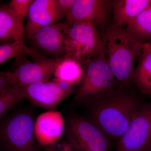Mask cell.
<instances>
[{"label": "cell", "instance_id": "obj_1", "mask_svg": "<svg viewBox=\"0 0 151 151\" xmlns=\"http://www.w3.org/2000/svg\"><path fill=\"white\" fill-rule=\"evenodd\" d=\"M144 103L134 93L120 87L90 106V119L108 138L119 141Z\"/></svg>", "mask_w": 151, "mask_h": 151}, {"label": "cell", "instance_id": "obj_2", "mask_svg": "<svg viewBox=\"0 0 151 151\" xmlns=\"http://www.w3.org/2000/svg\"><path fill=\"white\" fill-rule=\"evenodd\" d=\"M100 35L108 66L120 87L126 88L145 43L114 23L106 26Z\"/></svg>", "mask_w": 151, "mask_h": 151}, {"label": "cell", "instance_id": "obj_3", "mask_svg": "<svg viewBox=\"0 0 151 151\" xmlns=\"http://www.w3.org/2000/svg\"><path fill=\"white\" fill-rule=\"evenodd\" d=\"M84 74L76 92V101L92 106L120 86L105 60L104 52L82 65Z\"/></svg>", "mask_w": 151, "mask_h": 151}, {"label": "cell", "instance_id": "obj_4", "mask_svg": "<svg viewBox=\"0 0 151 151\" xmlns=\"http://www.w3.org/2000/svg\"><path fill=\"white\" fill-rule=\"evenodd\" d=\"M65 56L83 65L104 52L101 35L91 23L82 22L67 27L65 30Z\"/></svg>", "mask_w": 151, "mask_h": 151}, {"label": "cell", "instance_id": "obj_5", "mask_svg": "<svg viewBox=\"0 0 151 151\" xmlns=\"http://www.w3.org/2000/svg\"><path fill=\"white\" fill-rule=\"evenodd\" d=\"M151 145V101L135 113L118 141L116 151H148Z\"/></svg>", "mask_w": 151, "mask_h": 151}, {"label": "cell", "instance_id": "obj_6", "mask_svg": "<svg viewBox=\"0 0 151 151\" xmlns=\"http://www.w3.org/2000/svg\"><path fill=\"white\" fill-rule=\"evenodd\" d=\"M25 99L37 107L53 111L75 89L55 80L41 81L14 87Z\"/></svg>", "mask_w": 151, "mask_h": 151}, {"label": "cell", "instance_id": "obj_7", "mask_svg": "<svg viewBox=\"0 0 151 151\" xmlns=\"http://www.w3.org/2000/svg\"><path fill=\"white\" fill-rule=\"evenodd\" d=\"M35 122L32 115L27 112L15 114L4 125L2 137L13 151H33Z\"/></svg>", "mask_w": 151, "mask_h": 151}, {"label": "cell", "instance_id": "obj_8", "mask_svg": "<svg viewBox=\"0 0 151 151\" xmlns=\"http://www.w3.org/2000/svg\"><path fill=\"white\" fill-rule=\"evenodd\" d=\"M68 137L84 151H110L108 137L90 119L71 116L68 122Z\"/></svg>", "mask_w": 151, "mask_h": 151}, {"label": "cell", "instance_id": "obj_9", "mask_svg": "<svg viewBox=\"0 0 151 151\" xmlns=\"http://www.w3.org/2000/svg\"><path fill=\"white\" fill-rule=\"evenodd\" d=\"M113 1L108 0H76L65 17L67 27L77 23L89 22L96 28L104 29L107 25L108 12Z\"/></svg>", "mask_w": 151, "mask_h": 151}, {"label": "cell", "instance_id": "obj_10", "mask_svg": "<svg viewBox=\"0 0 151 151\" xmlns=\"http://www.w3.org/2000/svg\"><path fill=\"white\" fill-rule=\"evenodd\" d=\"M63 57L22 63L12 72H7L9 84L16 87L47 81L54 76Z\"/></svg>", "mask_w": 151, "mask_h": 151}, {"label": "cell", "instance_id": "obj_11", "mask_svg": "<svg viewBox=\"0 0 151 151\" xmlns=\"http://www.w3.org/2000/svg\"><path fill=\"white\" fill-rule=\"evenodd\" d=\"M63 17L55 0H32L26 17L27 37L30 38L38 30L57 23Z\"/></svg>", "mask_w": 151, "mask_h": 151}, {"label": "cell", "instance_id": "obj_12", "mask_svg": "<svg viewBox=\"0 0 151 151\" xmlns=\"http://www.w3.org/2000/svg\"><path fill=\"white\" fill-rule=\"evenodd\" d=\"M65 24L58 22L38 30L30 38L36 46L54 58L65 56Z\"/></svg>", "mask_w": 151, "mask_h": 151}, {"label": "cell", "instance_id": "obj_13", "mask_svg": "<svg viewBox=\"0 0 151 151\" xmlns=\"http://www.w3.org/2000/svg\"><path fill=\"white\" fill-rule=\"evenodd\" d=\"M64 128V119L61 113L47 111L40 114L35 121V139L41 147L51 146L62 137Z\"/></svg>", "mask_w": 151, "mask_h": 151}, {"label": "cell", "instance_id": "obj_14", "mask_svg": "<svg viewBox=\"0 0 151 151\" xmlns=\"http://www.w3.org/2000/svg\"><path fill=\"white\" fill-rule=\"evenodd\" d=\"M24 20L9 5L0 7V44L23 41Z\"/></svg>", "mask_w": 151, "mask_h": 151}, {"label": "cell", "instance_id": "obj_15", "mask_svg": "<svg viewBox=\"0 0 151 151\" xmlns=\"http://www.w3.org/2000/svg\"><path fill=\"white\" fill-rule=\"evenodd\" d=\"M131 82L141 94L151 97V47L147 43L141 52Z\"/></svg>", "mask_w": 151, "mask_h": 151}, {"label": "cell", "instance_id": "obj_16", "mask_svg": "<svg viewBox=\"0 0 151 151\" xmlns=\"http://www.w3.org/2000/svg\"><path fill=\"white\" fill-rule=\"evenodd\" d=\"M151 3V0H115L113 2L114 23L123 28Z\"/></svg>", "mask_w": 151, "mask_h": 151}, {"label": "cell", "instance_id": "obj_17", "mask_svg": "<svg viewBox=\"0 0 151 151\" xmlns=\"http://www.w3.org/2000/svg\"><path fill=\"white\" fill-rule=\"evenodd\" d=\"M83 74L84 69L81 63L65 55L55 69L54 79L75 87L80 84Z\"/></svg>", "mask_w": 151, "mask_h": 151}, {"label": "cell", "instance_id": "obj_18", "mask_svg": "<svg viewBox=\"0 0 151 151\" xmlns=\"http://www.w3.org/2000/svg\"><path fill=\"white\" fill-rule=\"evenodd\" d=\"M144 43L151 41V3L124 29Z\"/></svg>", "mask_w": 151, "mask_h": 151}, {"label": "cell", "instance_id": "obj_19", "mask_svg": "<svg viewBox=\"0 0 151 151\" xmlns=\"http://www.w3.org/2000/svg\"><path fill=\"white\" fill-rule=\"evenodd\" d=\"M25 55H29L37 61L46 58L38 50L27 46L23 41L0 45V65L12 58Z\"/></svg>", "mask_w": 151, "mask_h": 151}, {"label": "cell", "instance_id": "obj_20", "mask_svg": "<svg viewBox=\"0 0 151 151\" xmlns=\"http://www.w3.org/2000/svg\"><path fill=\"white\" fill-rule=\"evenodd\" d=\"M24 99L21 93L9 85L0 92V118Z\"/></svg>", "mask_w": 151, "mask_h": 151}, {"label": "cell", "instance_id": "obj_21", "mask_svg": "<svg viewBox=\"0 0 151 151\" xmlns=\"http://www.w3.org/2000/svg\"><path fill=\"white\" fill-rule=\"evenodd\" d=\"M32 0H12L9 6L20 17L24 20L27 16Z\"/></svg>", "mask_w": 151, "mask_h": 151}, {"label": "cell", "instance_id": "obj_22", "mask_svg": "<svg viewBox=\"0 0 151 151\" xmlns=\"http://www.w3.org/2000/svg\"><path fill=\"white\" fill-rule=\"evenodd\" d=\"M76 0H55L58 7L63 16L65 17L68 13Z\"/></svg>", "mask_w": 151, "mask_h": 151}, {"label": "cell", "instance_id": "obj_23", "mask_svg": "<svg viewBox=\"0 0 151 151\" xmlns=\"http://www.w3.org/2000/svg\"><path fill=\"white\" fill-rule=\"evenodd\" d=\"M62 144L65 151H84L77 143L68 137L67 140Z\"/></svg>", "mask_w": 151, "mask_h": 151}, {"label": "cell", "instance_id": "obj_24", "mask_svg": "<svg viewBox=\"0 0 151 151\" xmlns=\"http://www.w3.org/2000/svg\"><path fill=\"white\" fill-rule=\"evenodd\" d=\"M9 85L8 79L7 72L0 71V92Z\"/></svg>", "mask_w": 151, "mask_h": 151}, {"label": "cell", "instance_id": "obj_25", "mask_svg": "<svg viewBox=\"0 0 151 151\" xmlns=\"http://www.w3.org/2000/svg\"><path fill=\"white\" fill-rule=\"evenodd\" d=\"M49 151H65V149L63 147L62 143H60L59 144H53L52 145Z\"/></svg>", "mask_w": 151, "mask_h": 151}, {"label": "cell", "instance_id": "obj_26", "mask_svg": "<svg viewBox=\"0 0 151 151\" xmlns=\"http://www.w3.org/2000/svg\"><path fill=\"white\" fill-rule=\"evenodd\" d=\"M147 43L149 45H150V46L151 47V41L150 42H148V43Z\"/></svg>", "mask_w": 151, "mask_h": 151}, {"label": "cell", "instance_id": "obj_27", "mask_svg": "<svg viewBox=\"0 0 151 151\" xmlns=\"http://www.w3.org/2000/svg\"><path fill=\"white\" fill-rule=\"evenodd\" d=\"M148 151H151V145L150 147V148H149Z\"/></svg>", "mask_w": 151, "mask_h": 151}]
</instances>
